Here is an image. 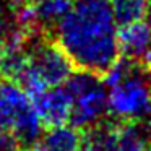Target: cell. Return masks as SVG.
I'll return each mask as SVG.
<instances>
[{
  "instance_id": "1",
  "label": "cell",
  "mask_w": 151,
  "mask_h": 151,
  "mask_svg": "<svg viewBox=\"0 0 151 151\" xmlns=\"http://www.w3.org/2000/svg\"><path fill=\"white\" fill-rule=\"evenodd\" d=\"M54 33L80 70L99 75L119 59V31L109 0H75Z\"/></svg>"
},
{
  "instance_id": "2",
  "label": "cell",
  "mask_w": 151,
  "mask_h": 151,
  "mask_svg": "<svg viewBox=\"0 0 151 151\" xmlns=\"http://www.w3.org/2000/svg\"><path fill=\"white\" fill-rule=\"evenodd\" d=\"M107 111L119 120L135 122L151 112V81L148 72L130 60H115L104 73Z\"/></svg>"
},
{
  "instance_id": "3",
  "label": "cell",
  "mask_w": 151,
  "mask_h": 151,
  "mask_svg": "<svg viewBox=\"0 0 151 151\" xmlns=\"http://www.w3.org/2000/svg\"><path fill=\"white\" fill-rule=\"evenodd\" d=\"M73 73V63L55 41L37 36L28 47V59L17 81L33 96L54 86H62Z\"/></svg>"
},
{
  "instance_id": "4",
  "label": "cell",
  "mask_w": 151,
  "mask_h": 151,
  "mask_svg": "<svg viewBox=\"0 0 151 151\" xmlns=\"http://www.w3.org/2000/svg\"><path fill=\"white\" fill-rule=\"evenodd\" d=\"M42 128L33 98L15 80H0V130L13 135L20 145L37 141Z\"/></svg>"
},
{
  "instance_id": "5",
  "label": "cell",
  "mask_w": 151,
  "mask_h": 151,
  "mask_svg": "<svg viewBox=\"0 0 151 151\" xmlns=\"http://www.w3.org/2000/svg\"><path fill=\"white\" fill-rule=\"evenodd\" d=\"M72 102L70 122L78 128H89L102 120L107 112V88L98 73L80 70L65 81Z\"/></svg>"
},
{
  "instance_id": "6",
  "label": "cell",
  "mask_w": 151,
  "mask_h": 151,
  "mask_svg": "<svg viewBox=\"0 0 151 151\" xmlns=\"http://www.w3.org/2000/svg\"><path fill=\"white\" fill-rule=\"evenodd\" d=\"M117 42L125 59L151 73V28L146 21L124 24L117 33Z\"/></svg>"
},
{
  "instance_id": "7",
  "label": "cell",
  "mask_w": 151,
  "mask_h": 151,
  "mask_svg": "<svg viewBox=\"0 0 151 151\" xmlns=\"http://www.w3.org/2000/svg\"><path fill=\"white\" fill-rule=\"evenodd\" d=\"M33 102L41 122L46 127H57L70 122L72 102L65 88L60 86L47 88L39 94L33 96Z\"/></svg>"
},
{
  "instance_id": "8",
  "label": "cell",
  "mask_w": 151,
  "mask_h": 151,
  "mask_svg": "<svg viewBox=\"0 0 151 151\" xmlns=\"http://www.w3.org/2000/svg\"><path fill=\"white\" fill-rule=\"evenodd\" d=\"M73 2L75 0H29L26 4L34 28L47 34L54 31V28L70 12Z\"/></svg>"
},
{
  "instance_id": "9",
  "label": "cell",
  "mask_w": 151,
  "mask_h": 151,
  "mask_svg": "<svg viewBox=\"0 0 151 151\" xmlns=\"http://www.w3.org/2000/svg\"><path fill=\"white\" fill-rule=\"evenodd\" d=\"M44 151H81L83 137L75 125H57L49 127L39 141Z\"/></svg>"
},
{
  "instance_id": "10",
  "label": "cell",
  "mask_w": 151,
  "mask_h": 151,
  "mask_svg": "<svg viewBox=\"0 0 151 151\" xmlns=\"http://www.w3.org/2000/svg\"><path fill=\"white\" fill-rule=\"evenodd\" d=\"M120 125L111 122H98L89 127L88 135L83 138V146L88 151H114L119 138Z\"/></svg>"
},
{
  "instance_id": "11",
  "label": "cell",
  "mask_w": 151,
  "mask_h": 151,
  "mask_svg": "<svg viewBox=\"0 0 151 151\" xmlns=\"http://www.w3.org/2000/svg\"><path fill=\"white\" fill-rule=\"evenodd\" d=\"M111 10L117 24H130L146 17L150 0H111Z\"/></svg>"
},
{
  "instance_id": "12",
  "label": "cell",
  "mask_w": 151,
  "mask_h": 151,
  "mask_svg": "<svg viewBox=\"0 0 151 151\" xmlns=\"http://www.w3.org/2000/svg\"><path fill=\"white\" fill-rule=\"evenodd\" d=\"M114 151H150L146 132L140 130V127L135 125L133 122L120 125Z\"/></svg>"
},
{
  "instance_id": "13",
  "label": "cell",
  "mask_w": 151,
  "mask_h": 151,
  "mask_svg": "<svg viewBox=\"0 0 151 151\" xmlns=\"http://www.w3.org/2000/svg\"><path fill=\"white\" fill-rule=\"evenodd\" d=\"M0 151H20V141L13 135L0 130Z\"/></svg>"
},
{
  "instance_id": "14",
  "label": "cell",
  "mask_w": 151,
  "mask_h": 151,
  "mask_svg": "<svg viewBox=\"0 0 151 151\" xmlns=\"http://www.w3.org/2000/svg\"><path fill=\"white\" fill-rule=\"evenodd\" d=\"M8 28H10V21H8L7 13H5L4 4L0 2V39L5 36V33L8 31Z\"/></svg>"
},
{
  "instance_id": "15",
  "label": "cell",
  "mask_w": 151,
  "mask_h": 151,
  "mask_svg": "<svg viewBox=\"0 0 151 151\" xmlns=\"http://www.w3.org/2000/svg\"><path fill=\"white\" fill-rule=\"evenodd\" d=\"M146 18H148V26L151 28V2H150V5H148V12H146Z\"/></svg>"
},
{
  "instance_id": "16",
  "label": "cell",
  "mask_w": 151,
  "mask_h": 151,
  "mask_svg": "<svg viewBox=\"0 0 151 151\" xmlns=\"http://www.w3.org/2000/svg\"><path fill=\"white\" fill-rule=\"evenodd\" d=\"M146 137H148V141H150V145H151V119H150V122H148V128H146Z\"/></svg>"
},
{
  "instance_id": "17",
  "label": "cell",
  "mask_w": 151,
  "mask_h": 151,
  "mask_svg": "<svg viewBox=\"0 0 151 151\" xmlns=\"http://www.w3.org/2000/svg\"><path fill=\"white\" fill-rule=\"evenodd\" d=\"M10 2H12V5H13V7H15V5H21V4H26V2H29V0H10Z\"/></svg>"
},
{
  "instance_id": "18",
  "label": "cell",
  "mask_w": 151,
  "mask_h": 151,
  "mask_svg": "<svg viewBox=\"0 0 151 151\" xmlns=\"http://www.w3.org/2000/svg\"><path fill=\"white\" fill-rule=\"evenodd\" d=\"M4 72H2V46H0V78H2Z\"/></svg>"
},
{
  "instance_id": "19",
  "label": "cell",
  "mask_w": 151,
  "mask_h": 151,
  "mask_svg": "<svg viewBox=\"0 0 151 151\" xmlns=\"http://www.w3.org/2000/svg\"><path fill=\"white\" fill-rule=\"evenodd\" d=\"M81 151H88V150H85V148H81Z\"/></svg>"
}]
</instances>
